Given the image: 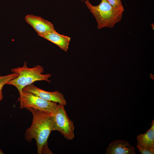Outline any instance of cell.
<instances>
[{
  "label": "cell",
  "mask_w": 154,
  "mask_h": 154,
  "mask_svg": "<svg viewBox=\"0 0 154 154\" xmlns=\"http://www.w3.org/2000/svg\"></svg>",
  "instance_id": "cell-17"
},
{
  "label": "cell",
  "mask_w": 154,
  "mask_h": 154,
  "mask_svg": "<svg viewBox=\"0 0 154 154\" xmlns=\"http://www.w3.org/2000/svg\"><path fill=\"white\" fill-rule=\"evenodd\" d=\"M112 6L117 9H124L121 0H106Z\"/></svg>",
  "instance_id": "cell-12"
},
{
  "label": "cell",
  "mask_w": 154,
  "mask_h": 154,
  "mask_svg": "<svg viewBox=\"0 0 154 154\" xmlns=\"http://www.w3.org/2000/svg\"><path fill=\"white\" fill-rule=\"evenodd\" d=\"M82 1H84V0H81Z\"/></svg>",
  "instance_id": "cell-16"
},
{
  "label": "cell",
  "mask_w": 154,
  "mask_h": 154,
  "mask_svg": "<svg viewBox=\"0 0 154 154\" xmlns=\"http://www.w3.org/2000/svg\"><path fill=\"white\" fill-rule=\"evenodd\" d=\"M151 127L144 133L137 136V144L144 148L154 149V120Z\"/></svg>",
  "instance_id": "cell-10"
},
{
  "label": "cell",
  "mask_w": 154,
  "mask_h": 154,
  "mask_svg": "<svg viewBox=\"0 0 154 154\" xmlns=\"http://www.w3.org/2000/svg\"><path fill=\"white\" fill-rule=\"evenodd\" d=\"M3 154V152L0 149V154Z\"/></svg>",
  "instance_id": "cell-15"
},
{
  "label": "cell",
  "mask_w": 154,
  "mask_h": 154,
  "mask_svg": "<svg viewBox=\"0 0 154 154\" xmlns=\"http://www.w3.org/2000/svg\"><path fill=\"white\" fill-rule=\"evenodd\" d=\"M106 154H135L134 148L126 140H118L111 143L106 149Z\"/></svg>",
  "instance_id": "cell-8"
},
{
  "label": "cell",
  "mask_w": 154,
  "mask_h": 154,
  "mask_svg": "<svg viewBox=\"0 0 154 154\" xmlns=\"http://www.w3.org/2000/svg\"><path fill=\"white\" fill-rule=\"evenodd\" d=\"M33 119L32 124L25 133L26 140L31 142L35 139L37 146V153H42L43 149L47 146V140L51 132L53 131L50 118V114L39 110L31 108Z\"/></svg>",
  "instance_id": "cell-1"
},
{
  "label": "cell",
  "mask_w": 154,
  "mask_h": 154,
  "mask_svg": "<svg viewBox=\"0 0 154 154\" xmlns=\"http://www.w3.org/2000/svg\"><path fill=\"white\" fill-rule=\"evenodd\" d=\"M22 91L30 93L48 101L58 103L64 106L66 104L63 95L58 91H46L37 88L33 84L24 87Z\"/></svg>",
  "instance_id": "cell-6"
},
{
  "label": "cell",
  "mask_w": 154,
  "mask_h": 154,
  "mask_svg": "<svg viewBox=\"0 0 154 154\" xmlns=\"http://www.w3.org/2000/svg\"><path fill=\"white\" fill-rule=\"evenodd\" d=\"M137 148L141 154H154V149L144 148L138 145H136Z\"/></svg>",
  "instance_id": "cell-13"
},
{
  "label": "cell",
  "mask_w": 154,
  "mask_h": 154,
  "mask_svg": "<svg viewBox=\"0 0 154 154\" xmlns=\"http://www.w3.org/2000/svg\"><path fill=\"white\" fill-rule=\"evenodd\" d=\"M42 37L56 45L65 52L68 49L71 39L70 37L60 34L56 30L48 33Z\"/></svg>",
  "instance_id": "cell-9"
},
{
  "label": "cell",
  "mask_w": 154,
  "mask_h": 154,
  "mask_svg": "<svg viewBox=\"0 0 154 154\" xmlns=\"http://www.w3.org/2000/svg\"><path fill=\"white\" fill-rule=\"evenodd\" d=\"M98 5L94 6L88 0L85 1L86 6L95 17L98 29L112 28L121 20L124 9L116 8L106 0H101Z\"/></svg>",
  "instance_id": "cell-2"
},
{
  "label": "cell",
  "mask_w": 154,
  "mask_h": 154,
  "mask_svg": "<svg viewBox=\"0 0 154 154\" xmlns=\"http://www.w3.org/2000/svg\"><path fill=\"white\" fill-rule=\"evenodd\" d=\"M27 64V62L25 61L22 67L12 68V72L17 74L18 76L7 84L15 86L18 90L19 94L23 92L22 90L24 87L35 82L39 81L50 82L49 78L51 77V74H42L44 72L42 66L37 65L34 67L29 68L28 67Z\"/></svg>",
  "instance_id": "cell-3"
},
{
  "label": "cell",
  "mask_w": 154,
  "mask_h": 154,
  "mask_svg": "<svg viewBox=\"0 0 154 154\" xmlns=\"http://www.w3.org/2000/svg\"><path fill=\"white\" fill-rule=\"evenodd\" d=\"M18 76V74L15 72H13L10 74L2 76L0 75V87H3L9 81L15 78Z\"/></svg>",
  "instance_id": "cell-11"
},
{
  "label": "cell",
  "mask_w": 154,
  "mask_h": 154,
  "mask_svg": "<svg viewBox=\"0 0 154 154\" xmlns=\"http://www.w3.org/2000/svg\"><path fill=\"white\" fill-rule=\"evenodd\" d=\"M19 94L18 101L21 109L33 108L50 114L58 105L57 103L46 100L30 93L23 92Z\"/></svg>",
  "instance_id": "cell-5"
},
{
  "label": "cell",
  "mask_w": 154,
  "mask_h": 154,
  "mask_svg": "<svg viewBox=\"0 0 154 154\" xmlns=\"http://www.w3.org/2000/svg\"><path fill=\"white\" fill-rule=\"evenodd\" d=\"M64 105L58 104L50 114L53 131H57L68 140L74 137V126L73 121L69 117L64 108Z\"/></svg>",
  "instance_id": "cell-4"
},
{
  "label": "cell",
  "mask_w": 154,
  "mask_h": 154,
  "mask_svg": "<svg viewBox=\"0 0 154 154\" xmlns=\"http://www.w3.org/2000/svg\"><path fill=\"white\" fill-rule=\"evenodd\" d=\"M3 87H0V101L3 98V96L2 93V89Z\"/></svg>",
  "instance_id": "cell-14"
},
{
  "label": "cell",
  "mask_w": 154,
  "mask_h": 154,
  "mask_svg": "<svg viewBox=\"0 0 154 154\" xmlns=\"http://www.w3.org/2000/svg\"><path fill=\"white\" fill-rule=\"evenodd\" d=\"M25 20L27 23L32 27L38 35L41 37L55 30L51 22L40 17L28 15L25 17Z\"/></svg>",
  "instance_id": "cell-7"
}]
</instances>
